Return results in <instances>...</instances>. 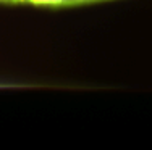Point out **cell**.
I'll return each instance as SVG.
<instances>
[{
	"mask_svg": "<svg viewBox=\"0 0 152 150\" xmlns=\"http://www.w3.org/2000/svg\"><path fill=\"white\" fill-rule=\"evenodd\" d=\"M21 3H29L37 7H71L73 0H21Z\"/></svg>",
	"mask_w": 152,
	"mask_h": 150,
	"instance_id": "obj_1",
	"label": "cell"
},
{
	"mask_svg": "<svg viewBox=\"0 0 152 150\" xmlns=\"http://www.w3.org/2000/svg\"><path fill=\"white\" fill-rule=\"evenodd\" d=\"M0 2H8V3H21V0H0Z\"/></svg>",
	"mask_w": 152,
	"mask_h": 150,
	"instance_id": "obj_2",
	"label": "cell"
}]
</instances>
